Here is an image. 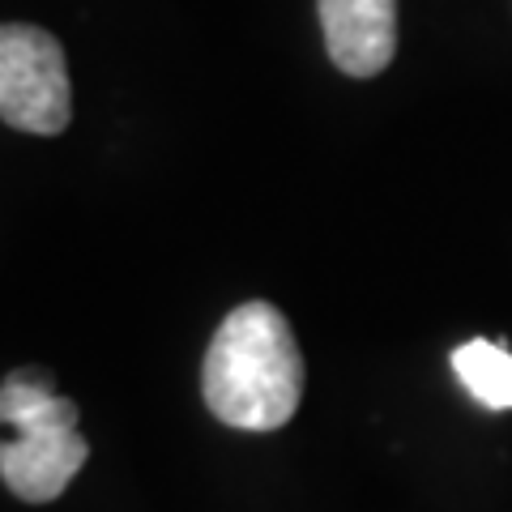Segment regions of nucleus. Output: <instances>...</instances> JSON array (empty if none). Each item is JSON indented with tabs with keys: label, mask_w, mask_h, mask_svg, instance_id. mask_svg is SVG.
Segmentation results:
<instances>
[{
	"label": "nucleus",
	"mask_w": 512,
	"mask_h": 512,
	"mask_svg": "<svg viewBox=\"0 0 512 512\" xmlns=\"http://www.w3.org/2000/svg\"><path fill=\"white\" fill-rule=\"evenodd\" d=\"M201 397L218 423L239 431H278L295 419L303 355L274 303L248 299L218 325L201 363Z\"/></svg>",
	"instance_id": "1"
},
{
	"label": "nucleus",
	"mask_w": 512,
	"mask_h": 512,
	"mask_svg": "<svg viewBox=\"0 0 512 512\" xmlns=\"http://www.w3.org/2000/svg\"><path fill=\"white\" fill-rule=\"evenodd\" d=\"M86 461L77 402L56 393V376L43 367L9 372L0 384V483L26 504H52Z\"/></svg>",
	"instance_id": "2"
},
{
	"label": "nucleus",
	"mask_w": 512,
	"mask_h": 512,
	"mask_svg": "<svg viewBox=\"0 0 512 512\" xmlns=\"http://www.w3.org/2000/svg\"><path fill=\"white\" fill-rule=\"evenodd\" d=\"M0 120L35 137H56L73 120L64 47L39 26H0Z\"/></svg>",
	"instance_id": "3"
},
{
	"label": "nucleus",
	"mask_w": 512,
	"mask_h": 512,
	"mask_svg": "<svg viewBox=\"0 0 512 512\" xmlns=\"http://www.w3.org/2000/svg\"><path fill=\"white\" fill-rule=\"evenodd\" d=\"M320 30L346 77H376L397 52V0H320Z\"/></svg>",
	"instance_id": "4"
},
{
	"label": "nucleus",
	"mask_w": 512,
	"mask_h": 512,
	"mask_svg": "<svg viewBox=\"0 0 512 512\" xmlns=\"http://www.w3.org/2000/svg\"><path fill=\"white\" fill-rule=\"evenodd\" d=\"M453 372L487 410H512V350L500 342L474 338L453 350Z\"/></svg>",
	"instance_id": "5"
}]
</instances>
